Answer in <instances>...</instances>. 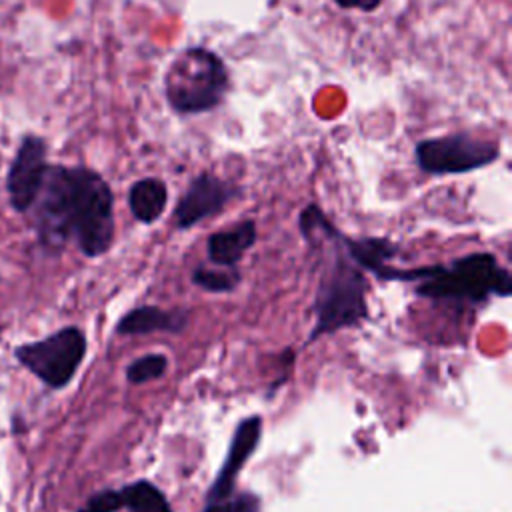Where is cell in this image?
<instances>
[{
  "label": "cell",
  "instance_id": "10",
  "mask_svg": "<svg viewBox=\"0 0 512 512\" xmlns=\"http://www.w3.org/2000/svg\"><path fill=\"white\" fill-rule=\"evenodd\" d=\"M256 240V224L252 220L238 222L226 230L214 232L206 242L208 260L216 266H236Z\"/></svg>",
  "mask_w": 512,
  "mask_h": 512
},
{
  "label": "cell",
  "instance_id": "18",
  "mask_svg": "<svg viewBox=\"0 0 512 512\" xmlns=\"http://www.w3.org/2000/svg\"><path fill=\"white\" fill-rule=\"evenodd\" d=\"M340 8H354V10H362V12H372L376 10L382 0H334Z\"/></svg>",
  "mask_w": 512,
  "mask_h": 512
},
{
  "label": "cell",
  "instance_id": "15",
  "mask_svg": "<svg viewBox=\"0 0 512 512\" xmlns=\"http://www.w3.org/2000/svg\"><path fill=\"white\" fill-rule=\"evenodd\" d=\"M168 370V358L164 354H144L128 364L126 380L132 384H144L158 380Z\"/></svg>",
  "mask_w": 512,
  "mask_h": 512
},
{
  "label": "cell",
  "instance_id": "16",
  "mask_svg": "<svg viewBox=\"0 0 512 512\" xmlns=\"http://www.w3.org/2000/svg\"><path fill=\"white\" fill-rule=\"evenodd\" d=\"M260 510V502L254 494H236V496H228L224 500H216V502H206L202 512H258Z\"/></svg>",
  "mask_w": 512,
  "mask_h": 512
},
{
  "label": "cell",
  "instance_id": "6",
  "mask_svg": "<svg viewBox=\"0 0 512 512\" xmlns=\"http://www.w3.org/2000/svg\"><path fill=\"white\" fill-rule=\"evenodd\" d=\"M498 144L470 134H448L420 140L414 148L416 162L428 174H464L492 164L498 158Z\"/></svg>",
  "mask_w": 512,
  "mask_h": 512
},
{
  "label": "cell",
  "instance_id": "11",
  "mask_svg": "<svg viewBox=\"0 0 512 512\" xmlns=\"http://www.w3.org/2000/svg\"><path fill=\"white\" fill-rule=\"evenodd\" d=\"M188 324V314L182 310H162L158 306H140L120 318L118 334H152V332H180Z\"/></svg>",
  "mask_w": 512,
  "mask_h": 512
},
{
  "label": "cell",
  "instance_id": "17",
  "mask_svg": "<svg viewBox=\"0 0 512 512\" xmlns=\"http://www.w3.org/2000/svg\"><path fill=\"white\" fill-rule=\"evenodd\" d=\"M124 508L120 490H102L90 496L80 512H116Z\"/></svg>",
  "mask_w": 512,
  "mask_h": 512
},
{
  "label": "cell",
  "instance_id": "1",
  "mask_svg": "<svg viewBox=\"0 0 512 512\" xmlns=\"http://www.w3.org/2000/svg\"><path fill=\"white\" fill-rule=\"evenodd\" d=\"M114 196L106 180L84 166H48L34 210L38 236L48 246L76 242L82 254H104L114 238Z\"/></svg>",
  "mask_w": 512,
  "mask_h": 512
},
{
  "label": "cell",
  "instance_id": "13",
  "mask_svg": "<svg viewBox=\"0 0 512 512\" xmlns=\"http://www.w3.org/2000/svg\"><path fill=\"white\" fill-rule=\"evenodd\" d=\"M124 508L130 512H172L166 496L148 480H138L120 490Z\"/></svg>",
  "mask_w": 512,
  "mask_h": 512
},
{
  "label": "cell",
  "instance_id": "7",
  "mask_svg": "<svg viewBox=\"0 0 512 512\" xmlns=\"http://www.w3.org/2000/svg\"><path fill=\"white\" fill-rule=\"evenodd\" d=\"M46 168V142L34 134L24 136L6 178L8 198L14 210H30L42 186Z\"/></svg>",
  "mask_w": 512,
  "mask_h": 512
},
{
  "label": "cell",
  "instance_id": "4",
  "mask_svg": "<svg viewBox=\"0 0 512 512\" xmlns=\"http://www.w3.org/2000/svg\"><path fill=\"white\" fill-rule=\"evenodd\" d=\"M416 292L434 300L480 302L488 294L508 296L512 278L492 254L474 252L454 260L452 266H432Z\"/></svg>",
  "mask_w": 512,
  "mask_h": 512
},
{
  "label": "cell",
  "instance_id": "5",
  "mask_svg": "<svg viewBox=\"0 0 512 512\" xmlns=\"http://www.w3.org/2000/svg\"><path fill=\"white\" fill-rule=\"evenodd\" d=\"M86 354V336L66 326L42 340L16 348V358L50 388H64L80 368Z\"/></svg>",
  "mask_w": 512,
  "mask_h": 512
},
{
  "label": "cell",
  "instance_id": "14",
  "mask_svg": "<svg viewBox=\"0 0 512 512\" xmlns=\"http://www.w3.org/2000/svg\"><path fill=\"white\" fill-rule=\"evenodd\" d=\"M192 282L206 292H230L238 286L240 274L234 266H198L192 272Z\"/></svg>",
  "mask_w": 512,
  "mask_h": 512
},
{
  "label": "cell",
  "instance_id": "2",
  "mask_svg": "<svg viewBox=\"0 0 512 512\" xmlns=\"http://www.w3.org/2000/svg\"><path fill=\"white\" fill-rule=\"evenodd\" d=\"M230 88L226 64L202 46L176 54L164 74V94L176 114H200L216 108Z\"/></svg>",
  "mask_w": 512,
  "mask_h": 512
},
{
  "label": "cell",
  "instance_id": "8",
  "mask_svg": "<svg viewBox=\"0 0 512 512\" xmlns=\"http://www.w3.org/2000/svg\"><path fill=\"white\" fill-rule=\"evenodd\" d=\"M238 194H240V190L234 184H230L210 172L198 174L188 184L186 192L182 194V198L178 200V204L174 208L176 228L186 230V228L202 222L204 218L218 214Z\"/></svg>",
  "mask_w": 512,
  "mask_h": 512
},
{
  "label": "cell",
  "instance_id": "3",
  "mask_svg": "<svg viewBox=\"0 0 512 512\" xmlns=\"http://www.w3.org/2000/svg\"><path fill=\"white\" fill-rule=\"evenodd\" d=\"M340 232L330 226V238L336 244V258L318 282L314 300V328L310 340L336 332L346 326H356L368 316L366 290L368 282L360 268L346 258L340 244Z\"/></svg>",
  "mask_w": 512,
  "mask_h": 512
},
{
  "label": "cell",
  "instance_id": "9",
  "mask_svg": "<svg viewBox=\"0 0 512 512\" xmlns=\"http://www.w3.org/2000/svg\"><path fill=\"white\" fill-rule=\"evenodd\" d=\"M260 436H262V418L260 416L244 418L236 426L230 446H228L226 460L220 466L218 476L206 494V502H216V500H224V498L232 496V492L236 488V478H238L240 470L244 468V464L248 462V458L252 456V452L258 448Z\"/></svg>",
  "mask_w": 512,
  "mask_h": 512
},
{
  "label": "cell",
  "instance_id": "12",
  "mask_svg": "<svg viewBox=\"0 0 512 512\" xmlns=\"http://www.w3.org/2000/svg\"><path fill=\"white\" fill-rule=\"evenodd\" d=\"M168 202V188L158 178H142L130 186L128 206L138 222H156Z\"/></svg>",
  "mask_w": 512,
  "mask_h": 512
}]
</instances>
